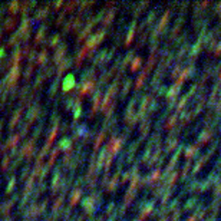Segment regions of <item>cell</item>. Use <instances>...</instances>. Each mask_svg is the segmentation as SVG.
Instances as JSON below:
<instances>
[{
    "instance_id": "1",
    "label": "cell",
    "mask_w": 221,
    "mask_h": 221,
    "mask_svg": "<svg viewBox=\"0 0 221 221\" xmlns=\"http://www.w3.org/2000/svg\"><path fill=\"white\" fill-rule=\"evenodd\" d=\"M154 205H155V201H150L146 202L145 207L142 208V213H141V215H139L138 221H145L146 218H148V215L151 214V211L154 210Z\"/></svg>"
},
{
    "instance_id": "2",
    "label": "cell",
    "mask_w": 221,
    "mask_h": 221,
    "mask_svg": "<svg viewBox=\"0 0 221 221\" xmlns=\"http://www.w3.org/2000/svg\"><path fill=\"white\" fill-rule=\"evenodd\" d=\"M207 208L202 204H200L198 207H195V211H194V215H192V218H194L195 221L197 220H202V218L205 217V214H207Z\"/></svg>"
},
{
    "instance_id": "3",
    "label": "cell",
    "mask_w": 221,
    "mask_h": 221,
    "mask_svg": "<svg viewBox=\"0 0 221 221\" xmlns=\"http://www.w3.org/2000/svg\"><path fill=\"white\" fill-rule=\"evenodd\" d=\"M135 29H136V22H132L129 29H128V35H127V40H125V46H129L131 42L134 40V36H135Z\"/></svg>"
},
{
    "instance_id": "4",
    "label": "cell",
    "mask_w": 221,
    "mask_h": 221,
    "mask_svg": "<svg viewBox=\"0 0 221 221\" xmlns=\"http://www.w3.org/2000/svg\"><path fill=\"white\" fill-rule=\"evenodd\" d=\"M177 144H178V138H175V136H169V138L167 139V144H165V154L171 152V151L175 148Z\"/></svg>"
},
{
    "instance_id": "5",
    "label": "cell",
    "mask_w": 221,
    "mask_h": 221,
    "mask_svg": "<svg viewBox=\"0 0 221 221\" xmlns=\"http://www.w3.org/2000/svg\"><path fill=\"white\" fill-rule=\"evenodd\" d=\"M198 152H200L198 146H195V145L188 146L187 151H185V158H187L188 161H190V159H192L194 157H197V155H198Z\"/></svg>"
},
{
    "instance_id": "6",
    "label": "cell",
    "mask_w": 221,
    "mask_h": 221,
    "mask_svg": "<svg viewBox=\"0 0 221 221\" xmlns=\"http://www.w3.org/2000/svg\"><path fill=\"white\" fill-rule=\"evenodd\" d=\"M121 145H122V141H121V139H116V138H113L112 141H111V144H109V148H111V155H115L116 152H118V150H119L121 148Z\"/></svg>"
},
{
    "instance_id": "7",
    "label": "cell",
    "mask_w": 221,
    "mask_h": 221,
    "mask_svg": "<svg viewBox=\"0 0 221 221\" xmlns=\"http://www.w3.org/2000/svg\"><path fill=\"white\" fill-rule=\"evenodd\" d=\"M150 127H151L150 119H148V118H145V119L142 121V124H141V129H139V132H141V141H142V139L146 136V132L150 131Z\"/></svg>"
},
{
    "instance_id": "8",
    "label": "cell",
    "mask_w": 221,
    "mask_h": 221,
    "mask_svg": "<svg viewBox=\"0 0 221 221\" xmlns=\"http://www.w3.org/2000/svg\"><path fill=\"white\" fill-rule=\"evenodd\" d=\"M180 89H181V86H178V85H175V83H174V86L171 88V89L168 90V92H167V99H168V101H171V99H175L177 96H178V94H180Z\"/></svg>"
},
{
    "instance_id": "9",
    "label": "cell",
    "mask_w": 221,
    "mask_h": 221,
    "mask_svg": "<svg viewBox=\"0 0 221 221\" xmlns=\"http://www.w3.org/2000/svg\"><path fill=\"white\" fill-rule=\"evenodd\" d=\"M210 138H211V131H208V129H207V131H202L201 134H200L198 141H197V142H198V145H204L205 142H208V141H210Z\"/></svg>"
},
{
    "instance_id": "10",
    "label": "cell",
    "mask_w": 221,
    "mask_h": 221,
    "mask_svg": "<svg viewBox=\"0 0 221 221\" xmlns=\"http://www.w3.org/2000/svg\"><path fill=\"white\" fill-rule=\"evenodd\" d=\"M197 202H198V198H197V197H191V198H190L187 202H185V205H184V210H185V211H191L192 208L197 205Z\"/></svg>"
},
{
    "instance_id": "11",
    "label": "cell",
    "mask_w": 221,
    "mask_h": 221,
    "mask_svg": "<svg viewBox=\"0 0 221 221\" xmlns=\"http://www.w3.org/2000/svg\"><path fill=\"white\" fill-rule=\"evenodd\" d=\"M200 50H201V45L197 42V43H195L194 46H191V49H190V58H191V59L197 58V55L200 53Z\"/></svg>"
},
{
    "instance_id": "12",
    "label": "cell",
    "mask_w": 221,
    "mask_h": 221,
    "mask_svg": "<svg viewBox=\"0 0 221 221\" xmlns=\"http://www.w3.org/2000/svg\"><path fill=\"white\" fill-rule=\"evenodd\" d=\"M135 197H136V190H128L127 195H125V205H128Z\"/></svg>"
},
{
    "instance_id": "13",
    "label": "cell",
    "mask_w": 221,
    "mask_h": 221,
    "mask_svg": "<svg viewBox=\"0 0 221 221\" xmlns=\"http://www.w3.org/2000/svg\"><path fill=\"white\" fill-rule=\"evenodd\" d=\"M187 101H188V98L184 95L182 98L180 99V102H178V106H177V115H180V112L182 111L185 106H187Z\"/></svg>"
},
{
    "instance_id": "14",
    "label": "cell",
    "mask_w": 221,
    "mask_h": 221,
    "mask_svg": "<svg viewBox=\"0 0 221 221\" xmlns=\"http://www.w3.org/2000/svg\"><path fill=\"white\" fill-rule=\"evenodd\" d=\"M171 194H173V188H167V190L164 191V194H162V198H161L162 205H165V204L168 202V200L171 198Z\"/></svg>"
},
{
    "instance_id": "15",
    "label": "cell",
    "mask_w": 221,
    "mask_h": 221,
    "mask_svg": "<svg viewBox=\"0 0 221 221\" xmlns=\"http://www.w3.org/2000/svg\"><path fill=\"white\" fill-rule=\"evenodd\" d=\"M141 63H142V60H141V58H135V59L132 60V66H131V71H132V72H136V71H139V67H141Z\"/></svg>"
},
{
    "instance_id": "16",
    "label": "cell",
    "mask_w": 221,
    "mask_h": 221,
    "mask_svg": "<svg viewBox=\"0 0 221 221\" xmlns=\"http://www.w3.org/2000/svg\"><path fill=\"white\" fill-rule=\"evenodd\" d=\"M177 119H178V115H177V113H174V115H173V116H171V118L168 119V122H167L165 128H167V129H173V127L175 125Z\"/></svg>"
},
{
    "instance_id": "17",
    "label": "cell",
    "mask_w": 221,
    "mask_h": 221,
    "mask_svg": "<svg viewBox=\"0 0 221 221\" xmlns=\"http://www.w3.org/2000/svg\"><path fill=\"white\" fill-rule=\"evenodd\" d=\"M131 85H132V79H127V81H125V85H124V89H122V98L127 96V94L129 92Z\"/></svg>"
},
{
    "instance_id": "18",
    "label": "cell",
    "mask_w": 221,
    "mask_h": 221,
    "mask_svg": "<svg viewBox=\"0 0 221 221\" xmlns=\"http://www.w3.org/2000/svg\"><path fill=\"white\" fill-rule=\"evenodd\" d=\"M139 142H141V139H139V141H135V142H132L131 145H129V148H128V152H129V155H134L135 154V151L138 150V146H139Z\"/></svg>"
},
{
    "instance_id": "19",
    "label": "cell",
    "mask_w": 221,
    "mask_h": 221,
    "mask_svg": "<svg viewBox=\"0 0 221 221\" xmlns=\"http://www.w3.org/2000/svg\"><path fill=\"white\" fill-rule=\"evenodd\" d=\"M190 167H191V161H187L185 165H184V168H182V173H181V180H185V178H187V174H188Z\"/></svg>"
},
{
    "instance_id": "20",
    "label": "cell",
    "mask_w": 221,
    "mask_h": 221,
    "mask_svg": "<svg viewBox=\"0 0 221 221\" xmlns=\"http://www.w3.org/2000/svg\"><path fill=\"white\" fill-rule=\"evenodd\" d=\"M148 106H150V108H148V115H151V113H154L155 111H157V109H158V106H159V104H158L157 101H151V104H150V105H148Z\"/></svg>"
},
{
    "instance_id": "21",
    "label": "cell",
    "mask_w": 221,
    "mask_h": 221,
    "mask_svg": "<svg viewBox=\"0 0 221 221\" xmlns=\"http://www.w3.org/2000/svg\"><path fill=\"white\" fill-rule=\"evenodd\" d=\"M145 78H146V73H144V72H142V73L139 75L136 83H135V89H139V88L142 86V83H144V81H145Z\"/></svg>"
},
{
    "instance_id": "22",
    "label": "cell",
    "mask_w": 221,
    "mask_h": 221,
    "mask_svg": "<svg viewBox=\"0 0 221 221\" xmlns=\"http://www.w3.org/2000/svg\"><path fill=\"white\" fill-rule=\"evenodd\" d=\"M155 17H157V12H155V10L151 12L150 16L146 17V20H145V23H144V25H148V26H150V25H152V22L155 20Z\"/></svg>"
},
{
    "instance_id": "23",
    "label": "cell",
    "mask_w": 221,
    "mask_h": 221,
    "mask_svg": "<svg viewBox=\"0 0 221 221\" xmlns=\"http://www.w3.org/2000/svg\"><path fill=\"white\" fill-rule=\"evenodd\" d=\"M181 72H182V69H181V65H177V66H174L173 73H171V78H173V79H177Z\"/></svg>"
},
{
    "instance_id": "24",
    "label": "cell",
    "mask_w": 221,
    "mask_h": 221,
    "mask_svg": "<svg viewBox=\"0 0 221 221\" xmlns=\"http://www.w3.org/2000/svg\"><path fill=\"white\" fill-rule=\"evenodd\" d=\"M178 204H180V197L174 200V201L171 202V204H169V205L167 207V208H168V211H175V210H177V207H178Z\"/></svg>"
},
{
    "instance_id": "25",
    "label": "cell",
    "mask_w": 221,
    "mask_h": 221,
    "mask_svg": "<svg viewBox=\"0 0 221 221\" xmlns=\"http://www.w3.org/2000/svg\"><path fill=\"white\" fill-rule=\"evenodd\" d=\"M134 53H135L134 50H129V52L127 53V56H125V59H124V65H122V69H124V67L127 66L128 63H129V60L132 59V56H134Z\"/></svg>"
},
{
    "instance_id": "26",
    "label": "cell",
    "mask_w": 221,
    "mask_h": 221,
    "mask_svg": "<svg viewBox=\"0 0 221 221\" xmlns=\"http://www.w3.org/2000/svg\"><path fill=\"white\" fill-rule=\"evenodd\" d=\"M187 50H188V45H187V43H184V45L181 46V49H180V52H178V55H177V59L180 60L181 58L184 56V53L187 52Z\"/></svg>"
},
{
    "instance_id": "27",
    "label": "cell",
    "mask_w": 221,
    "mask_h": 221,
    "mask_svg": "<svg viewBox=\"0 0 221 221\" xmlns=\"http://www.w3.org/2000/svg\"><path fill=\"white\" fill-rule=\"evenodd\" d=\"M162 192H164V188H162L161 184L158 182V185L155 187V190H154V192H152V194H154V197H159V195H161Z\"/></svg>"
},
{
    "instance_id": "28",
    "label": "cell",
    "mask_w": 221,
    "mask_h": 221,
    "mask_svg": "<svg viewBox=\"0 0 221 221\" xmlns=\"http://www.w3.org/2000/svg\"><path fill=\"white\" fill-rule=\"evenodd\" d=\"M208 187H210V182H208V181H202V182H200L198 190H200L201 192H204L205 190H208Z\"/></svg>"
},
{
    "instance_id": "29",
    "label": "cell",
    "mask_w": 221,
    "mask_h": 221,
    "mask_svg": "<svg viewBox=\"0 0 221 221\" xmlns=\"http://www.w3.org/2000/svg\"><path fill=\"white\" fill-rule=\"evenodd\" d=\"M150 157H151V148H148V146H146V148H145V152H144L142 158H141V161H142V162H146V159H148Z\"/></svg>"
},
{
    "instance_id": "30",
    "label": "cell",
    "mask_w": 221,
    "mask_h": 221,
    "mask_svg": "<svg viewBox=\"0 0 221 221\" xmlns=\"http://www.w3.org/2000/svg\"><path fill=\"white\" fill-rule=\"evenodd\" d=\"M182 214V210H177L175 213L173 214V217H171V221H178L180 220V215Z\"/></svg>"
},
{
    "instance_id": "31",
    "label": "cell",
    "mask_w": 221,
    "mask_h": 221,
    "mask_svg": "<svg viewBox=\"0 0 221 221\" xmlns=\"http://www.w3.org/2000/svg\"><path fill=\"white\" fill-rule=\"evenodd\" d=\"M165 94H167V86H164V85L157 89V95H159V96H162V95H165Z\"/></svg>"
},
{
    "instance_id": "32",
    "label": "cell",
    "mask_w": 221,
    "mask_h": 221,
    "mask_svg": "<svg viewBox=\"0 0 221 221\" xmlns=\"http://www.w3.org/2000/svg\"><path fill=\"white\" fill-rule=\"evenodd\" d=\"M214 53H215V55H221V42H218L217 45H215V48H214Z\"/></svg>"
},
{
    "instance_id": "33",
    "label": "cell",
    "mask_w": 221,
    "mask_h": 221,
    "mask_svg": "<svg viewBox=\"0 0 221 221\" xmlns=\"http://www.w3.org/2000/svg\"><path fill=\"white\" fill-rule=\"evenodd\" d=\"M129 178H131V174H129V171H125L124 177H122V182H127Z\"/></svg>"
},
{
    "instance_id": "34",
    "label": "cell",
    "mask_w": 221,
    "mask_h": 221,
    "mask_svg": "<svg viewBox=\"0 0 221 221\" xmlns=\"http://www.w3.org/2000/svg\"><path fill=\"white\" fill-rule=\"evenodd\" d=\"M113 16H115V12H111V13H109V16H108V19H106V25H109V22L113 19Z\"/></svg>"
},
{
    "instance_id": "35",
    "label": "cell",
    "mask_w": 221,
    "mask_h": 221,
    "mask_svg": "<svg viewBox=\"0 0 221 221\" xmlns=\"http://www.w3.org/2000/svg\"><path fill=\"white\" fill-rule=\"evenodd\" d=\"M214 12H215V13H221V3H217V4H215Z\"/></svg>"
},
{
    "instance_id": "36",
    "label": "cell",
    "mask_w": 221,
    "mask_h": 221,
    "mask_svg": "<svg viewBox=\"0 0 221 221\" xmlns=\"http://www.w3.org/2000/svg\"><path fill=\"white\" fill-rule=\"evenodd\" d=\"M132 161H134V155H129V157H128V161H127V162H129V164H131Z\"/></svg>"
},
{
    "instance_id": "37",
    "label": "cell",
    "mask_w": 221,
    "mask_h": 221,
    "mask_svg": "<svg viewBox=\"0 0 221 221\" xmlns=\"http://www.w3.org/2000/svg\"><path fill=\"white\" fill-rule=\"evenodd\" d=\"M159 221H168V218H167V217H162V218H161V220H159Z\"/></svg>"
},
{
    "instance_id": "38",
    "label": "cell",
    "mask_w": 221,
    "mask_h": 221,
    "mask_svg": "<svg viewBox=\"0 0 221 221\" xmlns=\"http://www.w3.org/2000/svg\"><path fill=\"white\" fill-rule=\"evenodd\" d=\"M188 221H195V220H194V218H192V217H190V220H188Z\"/></svg>"
},
{
    "instance_id": "39",
    "label": "cell",
    "mask_w": 221,
    "mask_h": 221,
    "mask_svg": "<svg viewBox=\"0 0 221 221\" xmlns=\"http://www.w3.org/2000/svg\"><path fill=\"white\" fill-rule=\"evenodd\" d=\"M220 96H221V89H220Z\"/></svg>"
},
{
    "instance_id": "40",
    "label": "cell",
    "mask_w": 221,
    "mask_h": 221,
    "mask_svg": "<svg viewBox=\"0 0 221 221\" xmlns=\"http://www.w3.org/2000/svg\"><path fill=\"white\" fill-rule=\"evenodd\" d=\"M220 76H221V73H220Z\"/></svg>"
}]
</instances>
